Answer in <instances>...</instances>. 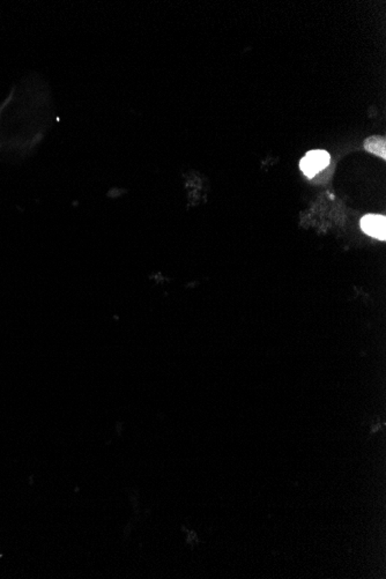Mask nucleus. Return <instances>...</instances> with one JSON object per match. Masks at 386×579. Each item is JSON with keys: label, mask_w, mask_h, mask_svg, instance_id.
<instances>
[{"label": "nucleus", "mask_w": 386, "mask_h": 579, "mask_svg": "<svg viewBox=\"0 0 386 579\" xmlns=\"http://www.w3.org/2000/svg\"><path fill=\"white\" fill-rule=\"evenodd\" d=\"M365 148L367 152L386 159V139L380 135H372L365 140Z\"/></svg>", "instance_id": "20e7f679"}, {"label": "nucleus", "mask_w": 386, "mask_h": 579, "mask_svg": "<svg viewBox=\"0 0 386 579\" xmlns=\"http://www.w3.org/2000/svg\"><path fill=\"white\" fill-rule=\"evenodd\" d=\"M330 154L325 152V150H310L306 154L301 162H299V169L302 170V173L309 178L316 176L317 173H320L322 170L325 169L328 163H330Z\"/></svg>", "instance_id": "f03ea898"}, {"label": "nucleus", "mask_w": 386, "mask_h": 579, "mask_svg": "<svg viewBox=\"0 0 386 579\" xmlns=\"http://www.w3.org/2000/svg\"><path fill=\"white\" fill-rule=\"evenodd\" d=\"M55 118L48 83L39 76L22 80L0 104V156H28L44 140Z\"/></svg>", "instance_id": "f257e3e1"}, {"label": "nucleus", "mask_w": 386, "mask_h": 579, "mask_svg": "<svg viewBox=\"0 0 386 579\" xmlns=\"http://www.w3.org/2000/svg\"><path fill=\"white\" fill-rule=\"evenodd\" d=\"M361 229L367 235L385 241L386 218L384 215L368 214L361 218Z\"/></svg>", "instance_id": "7ed1b4c3"}]
</instances>
